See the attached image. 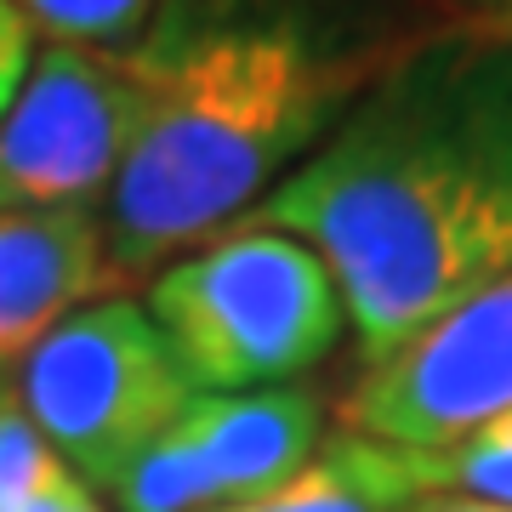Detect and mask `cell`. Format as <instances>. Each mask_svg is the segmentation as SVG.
Listing matches in <instances>:
<instances>
[{
	"instance_id": "7",
	"label": "cell",
	"mask_w": 512,
	"mask_h": 512,
	"mask_svg": "<svg viewBox=\"0 0 512 512\" xmlns=\"http://www.w3.org/2000/svg\"><path fill=\"white\" fill-rule=\"evenodd\" d=\"M325 439V393L313 382L256 393H194L188 410L126 473L109 501L120 512H217L268 490Z\"/></svg>"
},
{
	"instance_id": "14",
	"label": "cell",
	"mask_w": 512,
	"mask_h": 512,
	"mask_svg": "<svg viewBox=\"0 0 512 512\" xmlns=\"http://www.w3.org/2000/svg\"><path fill=\"white\" fill-rule=\"evenodd\" d=\"M416 512H512V507H501V501H478V495H450V490H439V495H427Z\"/></svg>"
},
{
	"instance_id": "2",
	"label": "cell",
	"mask_w": 512,
	"mask_h": 512,
	"mask_svg": "<svg viewBox=\"0 0 512 512\" xmlns=\"http://www.w3.org/2000/svg\"><path fill=\"white\" fill-rule=\"evenodd\" d=\"M410 40L302 0H165L131 40L148 103L103 200L114 274L154 279L239 228Z\"/></svg>"
},
{
	"instance_id": "8",
	"label": "cell",
	"mask_w": 512,
	"mask_h": 512,
	"mask_svg": "<svg viewBox=\"0 0 512 512\" xmlns=\"http://www.w3.org/2000/svg\"><path fill=\"white\" fill-rule=\"evenodd\" d=\"M120 285L103 211H0V365L35 348L52 325Z\"/></svg>"
},
{
	"instance_id": "15",
	"label": "cell",
	"mask_w": 512,
	"mask_h": 512,
	"mask_svg": "<svg viewBox=\"0 0 512 512\" xmlns=\"http://www.w3.org/2000/svg\"><path fill=\"white\" fill-rule=\"evenodd\" d=\"M478 23H495V29H512V0H473Z\"/></svg>"
},
{
	"instance_id": "1",
	"label": "cell",
	"mask_w": 512,
	"mask_h": 512,
	"mask_svg": "<svg viewBox=\"0 0 512 512\" xmlns=\"http://www.w3.org/2000/svg\"><path fill=\"white\" fill-rule=\"evenodd\" d=\"M325 256L365 365L512 268V29H427L256 205Z\"/></svg>"
},
{
	"instance_id": "6",
	"label": "cell",
	"mask_w": 512,
	"mask_h": 512,
	"mask_svg": "<svg viewBox=\"0 0 512 512\" xmlns=\"http://www.w3.org/2000/svg\"><path fill=\"white\" fill-rule=\"evenodd\" d=\"M353 433L404 450H456L512 416V268L461 296L353 382L342 404Z\"/></svg>"
},
{
	"instance_id": "11",
	"label": "cell",
	"mask_w": 512,
	"mask_h": 512,
	"mask_svg": "<svg viewBox=\"0 0 512 512\" xmlns=\"http://www.w3.org/2000/svg\"><path fill=\"white\" fill-rule=\"evenodd\" d=\"M439 484L450 495H478V501L512 507V416L461 439L456 450H439Z\"/></svg>"
},
{
	"instance_id": "5",
	"label": "cell",
	"mask_w": 512,
	"mask_h": 512,
	"mask_svg": "<svg viewBox=\"0 0 512 512\" xmlns=\"http://www.w3.org/2000/svg\"><path fill=\"white\" fill-rule=\"evenodd\" d=\"M143 63L131 46H35L0 114V211H103L143 126Z\"/></svg>"
},
{
	"instance_id": "9",
	"label": "cell",
	"mask_w": 512,
	"mask_h": 512,
	"mask_svg": "<svg viewBox=\"0 0 512 512\" xmlns=\"http://www.w3.org/2000/svg\"><path fill=\"white\" fill-rule=\"evenodd\" d=\"M439 490V450H404L342 427L279 484L217 512H416Z\"/></svg>"
},
{
	"instance_id": "13",
	"label": "cell",
	"mask_w": 512,
	"mask_h": 512,
	"mask_svg": "<svg viewBox=\"0 0 512 512\" xmlns=\"http://www.w3.org/2000/svg\"><path fill=\"white\" fill-rule=\"evenodd\" d=\"M23 512H109V501H103V495H97L80 473H69V478H57L40 501H29Z\"/></svg>"
},
{
	"instance_id": "4",
	"label": "cell",
	"mask_w": 512,
	"mask_h": 512,
	"mask_svg": "<svg viewBox=\"0 0 512 512\" xmlns=\"http://www.w3.org/2000/svg\"><path fill=\"white\" fill-rule=\"evenodd\" d=\"M6 382L40 439L97 495H109L114 478L194 399V382L171 359L148 308L120 291L52 325L6 365Z\"/></svg>"
},
{
	"instance_id": "3",
	"label": "cell",
	"mask_w": 512,
	"mask_h": 512,
	"mask_svg": "<svg viewBox=\"0 0 512 512\" xmlns=\"http://www.w3.org/2000/svg\"><path fill=\"white\" fill-rule=\"evenodd\" d=\"M143 308L194 393L291 387L325 365L348 330V302L325 256L251 222L165 262Z\"/></svg>"
},
{
	"instance_id": "10",
	"label": "cell",
	"mask_w": 512,
	"mask_h": 512,
	"mask_svg": "<svg viewBox=\"0 0 512 512\" xmlns=\"http://www.w3.org/2000/svg\"><path fill=\"white\" fill-rule=\"evenodd\" d=\"M165 0H18L40 46H131Z\"/></svg>"
},
{
	"instance_id": "12",
	"label": "cell",
	"mask_w": 512,
	"mask_h": 512,
	"mask_svg": "<svg viewBox=\"0 0 512 512\" xmlns=\"http://www.w3.org/2000/svg\"><path fill=\"white\" fill-rule=\"evenodd\" d=\"M29 63H35V29L18 12V0H0V114L12 109Z\"/></svg>"
},
{
	"instance_id": "16",
	"label": "cell",
	"mask_w": 512,
	"mask_h": 512,
	"mask_svg": "<svg viewBox=\"0 0 512 512\" xmlns=\"http://www.w3.org/2000/svg\"><path fill=\"white\" fill-rule=\"evenodd\" d=\"M0 370H6V365H0Z\"/></svg>"
}]
</instances>
